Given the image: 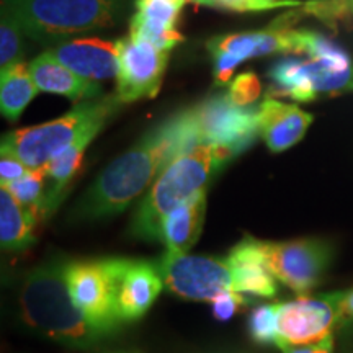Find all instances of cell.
Listing matches in <instances>:
<instances>
[{
    "label": "cell",
    "instance_id": "obj_1",
    "mask_svg": "<svg viewBox=\"0 0 353 353\" xmlns=\"http://www.w3.org/2000/svg\"><path fill=\"white\" fill-rule=\"evenodd\" d=\"M200 144L192 108L180 110L149 130L97 176L74 210V219L117 216L152 187L170 162Z\"/></svg>",
    "mask_w": 353,
    "mask_h": 353
},
{
    "label": "cell",
    "instance_id": "obj_2",
    "mask_svg": "<svg viewBox=\"0 0 353 353\" xmlns=\"http://www.w3.org/2000/svg\"><path fill=\"white\" fill-rule=\"evenodd\" d=\"M68 262L52 260L26 275L20 290L21 317L30 327L72 348H87L105 337L74 303L65 280Z\"/></svg>",
    "mask_w": 353,
    "mask_h": 353
},
{
    "label": "cell",
    "instance_id": "obj_3",
    "mask_svg": "<svg viewBox=\"0 0 353 353\" xmlns=\"http://www.w3.org/2000/svg\"><path fill=\"white\" fill-rule=\"evenodd\" d=\"M234 156L214 144H196L157 176L141 200L131 221L132 236L145 241H161L164 219L172 211L206 192L216 172Z\"/></svg>",
    "mask_w": 353,
    "mask_h": 353
},
{
    "label": "cell",
    "instance_id": "obj_4",
    "mask_svg": "<svg viewBox=\"0 0 353 353\" xmlns=\"http://www.w3.org/2000/svg\"><path fill=\"white\" fill-rule=\"evenodd\" d=\"M121 107L117 94L79 101L56 120L7 132L2 136L0 148L17 154L30 170L43 169L87 131L95 128L103 130Z\"/></svg>",
    "mask_w": 353,
    "mask_h": 353
},
{
    "label": "cell",
    "instance_id": "obj_5",
    "mask_svg": "<svg viewBox=\"0 0 353 353\" xmlns=\"http://www.w3.org/2000/svg\"><path fill=\"white\" fill-rule=\"evenodd\" d=\"M34 41L57 44L77 34L114 26L121 15L120 0H2Z\"/></svg>",
    "mask_w": 353,
    "mask_h": 353
},
{
    "label": "cell",
    "instance_id": "obj_6",
    "mask_svg": "<svg viewBox=\"0 0 353 353\" xmlns=\"http://www.w3.org/2000/svg\"><path fill=\"white\" fill-rule=\"evenodd\" d=\"M120 259L68 262L65 280L74 303L105 335L118 327L117 273Z\"/></svg>",
    "mask_w": 353,
    "mask_h": 353
},
{
    "label": "cell",
    "instance_id": "obj_7",
    "mask_svg": "<svg viewBox=\"0 0 353 353\" xmlns=\"http://www.w3.org/2000/svg\"><path fill=\"white\" fill-rule=\"evenodd\" d=\"M167 290L192 301H214L224 291H237L228 260L167 250L159 262Z\"/></svg>",
    "mask_w": 353,
    "mask_h": 353
},
{
    "label": "cell",
    "instance_id": "obj_8",
    "mask_svg": "<svg viewBox=\"0 0 353 353\" xmlns=\"http://www.w3.org/2000/svg\"><path fill=\"white\" fill-rule=\"evenodd\" d=\"M200 144H214L237 156L259 134L257 108L239 107L228 94L192 107Z\"/></svg>",
    "mask_w": 353,
    "mask_h": 353
},
{
    "label": "cell",
    "instance_id": "obj_9",
    "mask_svg": "<svg viewBox=\"0 0 353 353\" xmlns=\"http://www.w3.org/2000/svg\"><path fill=\"white\" fill-rule=\"evenodd\" d=\"M260 249L272 275L298 294L314 288L330 262V245L322 239L260 241Z\"/></svg>",
    "mask_w": 353,
    "mask_h": 353
},
{
    "label": "cell",
    "instance_id": "obj_10",
    "mask_svg": "<svg viewBox=\"0 0 353 353\" xmlns=\"http://www.w3.org/2000/svg\"><path fill=\"white\" fill-rule=\"evenodd\" d=\"M117 44L120 51V69L114 94L123 105L141 99H154L164 81L170 51L159 50L145 39L131 34L120 38Z\"/></svg>",
    "mask_w": 353,
    "mask_h": 353
},
{
    "label": "cell",
    "instance_id": "obj_11",
    "mask_svg": "<svg viewBox=\"0 0 353 353\" xmlns=\"http://www.w3.org/2000/svg\"><path fill=\"white\" fill-rule=\"evenodd\" d=\"M268 76L276 83L278 94L299 103L322 95L353 94V63L345 69H334L314 61L283 59L272 65Z\"/></svg>",
    "mask_w": 353,
    "mask_h": 353
},
{
    "label": "cell",
    "instance_id": "obj_12",
    "mask_svg": "<svg viewBox=\"0 0 353 353\" xmlns=\"http://www.w3.org/2000/svg\"><path fill=\"white\" fill-rule=\"evenodd\" d=\"M339 311L330 294L319 298L299 296L290 303H280L278 311V341L290 345H311L332 335Z\"/></svg>",
    "mask_w": 353,
    "mask_h": 353
},
{
    "label": "cell",
    "instance_id": "obj_13",
    "mask_svg": "<svg viewBox=\"0 0 353 353\" xmlns=\"http://www.w3.org/2000/svg\"><path fill=\"white\" fill-rule=\"evenodd\" d=\"M164 285L159 265L145 260L120 259L117 273V306L121 321L143 317Z\"/></svg>",
    "mask_w": 353,
    "mask_h": 353
},
{
    "label": "cell",
    "instance_id": "obj_14",
    "mask_svg": "<svg viewBox=\"0 0 353 353\" xmlns=\"http://www.w3.org/2000/svg\"><path fill=\"white\" fill-rule=\"evenodd\" d=\"M65 68L87 81L99 82L117 77L120 69L118 44L100 38H70L48 48Z\"/></svg>",
    "mask_w": 353,
    "mask_h": 353
},
{
    "label": "cell",
    "instance_id": "obj_15",
    "mask_svg": "<svg viewBox=\"0 0 353 353\" xmlns=\"http://www.w3.org/2000/svg\"><path fill=\"white\" fill-rule=\"evenodd\" d=\"M259 136L272 152H283L304 138L314 118L294 103L267 95L257 107Z\"/></svg>",
    "mask_w": 353,
    "mask_h": 353
},
{
    "label": "cell",
    "instance_id": "obj_16",
    "mask_svg": "<svg viewBox=\"0 0 353 353\" xmlns=\"http://www.w3.org/2000/svg\"><path fill=\"white\" fill-rule=\"evenodd\" d=\"M185 0H136V13L130 21V34L145 39L162 51L174 50L183 41L176 30Z\"/></svg>",
    "mask_w": 353,
    "mask_h": 353
},
{
    "label": "cell",
    "instance_id": "obj_17",
    "mask_svg": "<svg viewBox=\"0 0 353 353\" xmlns=\"http://www.w3.org/2000/svg\"><path fill=\"white\" fill-rule=\"evenodd\" d=\"M28 68L39 92L63 95L77 103L103 97L99 82L87 81V79L77 76L63 63H59L50 51H44L34 57Z\"/></svg>",
    "mask_w": 353,
    "mask_h": 353
},
{
    "label": "cell",
    "instance_id": "obj_18",
    "mask_svg": "<svg viewBox=\"0 0 353 353\" xmlns=\"http://www.w3.org/2000/svg\"><path fill=\"white\" fill-rule=\"evenodd\" d=\"M226 260L236 275L237 293L262 298H270L276 293V278L268 268L260 249V241L254 239L252 236H245L239 244L232 247Z\"/></svg>",
    "mask_w": 353,
    "mask_h": 353
},
{
    "label": "cell",
    "instance_id": "obj_19",
    "mask_svg": "<svg viewBox=\"0 0 353 353\" xmlns=\"http://www.w3.org/2000/svg\"><path fill=\"white\" fill-rule=\"evenodd\" d=\"M206 213V192L185 201L179 208L172 211L162 223L161 241L167 250L187 254L196 241L205 223Z\"/></svg>",
    "mask_w": 353,
    "mask_h": 353
},
{
    "label": "cell",
    "instance_id": "obj_20",
    "mask_svg": "<svg viewBox=\"0 0 353 353\" xmlns=\"http://www.w3.org/2000/svg\"><path fill=\"white\" fill-rule=\"evenodd\" d=\"M100 131V128L87 131L82 138H79L76 143L64 149L61 154H57L44 167L48 175V192L46 201H44V216H46V219L54 213L59 203L63 201L65 188L69 187V183L72 182V179L81 169L83 154H85L87 148Z\"/></svg>",
    "mask_w": 353,
    "mask_h": 353
},
{
    "label": "cell",
    "instance_id": "obj_21",
    "mask_svg": "<svg viewBox=\"0 0 353 353\" xmlns=\"http://www.w3.org/2000/svg\"><path fill=\"white\" fill-rule=\"evenodd\" d=\"M37 221L13 198L7 187H0V242L6 252H20L33 242Z\"/></svg>",
    "mask_w": 353,
    "mask_h": 353
},
{
    "label": "cell",
    "instance_id": "obj_22",
    "mask_svg": "<svg viewBox=\"0 0 353 353\" xmlns=\"http://www.w3.org/2000/svg\"><path fill=\"white\" fill-rule=\"evenodd\" d=\"M28 64L20 63L0 72V112L8 121H17L38 95Z\"/></svg>",
    "mask_w": 353,
    "mask_h": 353
},
{
    "label": "cell",
    "instance_id": "obj_23",
    "mask_svg": "<svg viewBox=\"0 0 353 353\" xmlns=\"http://www.w3.org/2000/svg\"><path fill=\"white\" fill-rule=\"evenodd\" d=\"M7 188L13 198L37 221V224H41L46 219V216H44V201H46L48 192V175L44 167L43 169L30 170L25 176L8 185Z\"/></svg>",
    "mask_w": 353,
    "mask_h": 353
},
{
    "label": "cell",
    "instance_id": "obj_24",
    "mask_svg": "<svg viewBox=\"0 0 353 353\" xmlns=\"http://www.w3.org/2000/svg\"><path fill=\"white\" fill-rule=\"evenodd\" d=\"M296 41L298 54H307L309 61L334 69H345L353 63L347 51L312 30H296Z\"/></svg>",
    "mask_w": 353,
    "mask_h": 353
},
{
    "label": "cell",
    "instance_id": "obj_25",
    "mask_svg": "<svg viewBox=\"0 0 353 353\" xmlns=\"http://www.w3.org/2000/svg\"><path fill=\"white\" fill-rule=\"evenodd\" d=\"M23 30L6 6L0 13V69L23 63Z\"/></svg>",
    "mask_w": 353,
    "mask_h": 353
},
{
    "label": "cell",
    "instance_id": "obj_26",
    "mask_svg": "<svg viewBox=\"0 0 353 353\" xmlns=\"http://www.w3.org/2000/svg\"><path fill=\"white\" fill-rule=\"evenodd\" d=\"M301 17H314L322 23L337 28L353 23V0H307L299 7Z\"/></svg>",
    "mask_w": 353,
    "mask_h": 353
},
{
    "label": "cell",
    "instance_id": "obj_27",
    "mask_svg": "<svg viewBox=\"0 0 353 353\" xmlns=\"http://www.w3.org/2000/svg\"><path fill=\"white\" fill-rule=\"evenodd\" d=\"M278 311H280V303L276 304H263L259 306L252 312L249 321L250 335L255 342L259 343H278L280 335H278Z\"/></svg>",
    "mask_w": 353,
    "mask_h": 353
},
{
    "label": "cell",
    "instance_id": "obj_28",
    "mask_svg": "<svg viewBox=\"0 0 353 353\" xmlns=\"http://www.w3.org/2000/svg\"><path fill=\"white\" fill-rule=\"evenodd\" d=\"M303 0H214V7L219 10L236 13H262L278 8H298Z\"/></svg>",
    "mask_w": 353,
    "mask_h": 353
},
{
    "label": "cell",
    "instance_id": "obj_29",
    "mask_svg": "<svg viewBox=\"0 0 353 353\" xmlns=\"http://www.w3.org/2000/svg\"><path fill=\"white\" fill-rule=\"evenodd\" d=\"M262 85L254 72H242L229 83L228 97L239 107H249L260 97Z\"/></svg>",
    "mask_w": 353,
    "mask_h": 353
},
{
    "label": "cell",
    "instance_id": "obj_30",
    "mask_svg": "<svg viewBox=\"0 0 353 353\" xmlns=\"http://www.w3.org/2000/svg\"><path fill=\"white\" fill-rule=\"evenodd\" d=\"M28 172L30 169L17 154L0 148V183H2V187H8V185L20 180L21 176H25Z\"/></svg>",
    "mask_w": 353,
    "mask_h": 353
},
{
    "label": "cell",
    "instance_id": "obj_31",
    "mask_svg": "<svg viewBox=\"0 0 353 353\" xmlns=\"http://www.w3.org/2000/svg\"><path fill=\"white\" fill-rule=\"evenodd\" d=\"M210 54L213 56L214 63V83L218 87H228L232 82L231 79L234 69L241 63H244V59L241 56L226 51H214L210 52Z\"/></svg>",
    "mask_w": 353,
    "mask_h": 353
},
{
    "label": "cell",
    "instance_id": "obj_32",
    "mask_svg": "<svg viewBox=\"0 0 353 353\" xmlns=\"http://www.w3.org/2000/svg\"><path fill=\"white\" fill-rule=\"evenodd\" d=\"M211 304H213V314L216 319L229 321L239 309L245 306L247 298L237 291H224L214 301H211Z\"/></svg>",
    "mask_w": 353,
    "mask_h": 353
},
{
    "label": "cell",
    "instance_id": "obj_33",
    "mask_svg": "<svg viewBox=\"0 0 353 353\" xmlns=\"http://www.w3.org/2000/svg\"><path fill=\"white\" fill-rule=\"evenodd\" d=\"M283 353H332L334 352V337L329 335L324 341L311 343V345H290V343H280L278 345Z\"/></svg>",
    "mask_w": 353,
    "mask_h": 353
},
{
    "label": "cell",
    "instance_id": "obj_34",
    "mask_svg": "<svg viewBox=\"0 0 353 353\" xmlns=\"http://www.w3.org/2000/svg\"><path fill=\"white\" fill-rule=\"evenodd\" d=\"M330 296H332L335 306H337L339 319L353 317V291H347V293H334L330 294Z\"/></svg>",
    "mask_w": 353,
    "mask_h": 353
},
{
    "label": "cell",
    "instance_id": "obj_35",
    "mask_svg": "<svg viewBox=\"0 0 353 353\" xmlns=\"http://www.w3.org/2000/svg\"><path fill=\"white\" fill-rule=\"evenodd\" d=\"M185 2H193V3H198V6L214 7V0H185Z\"/></svg>",
    "mask_w": 353,
    "mask_h": 353
}]
</instances>
